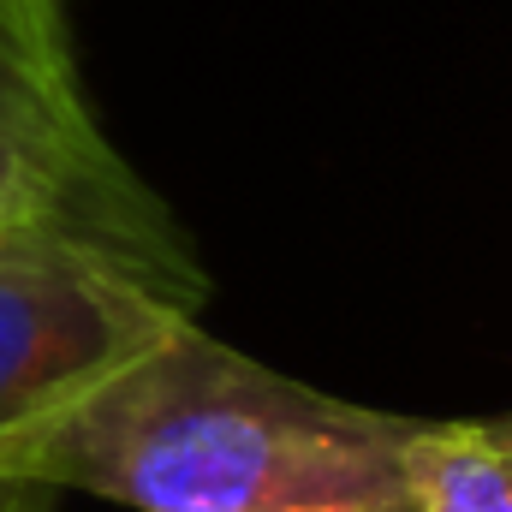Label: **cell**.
<instances>
[{"mask_svg": "<svg viewBox=\"0 0 512 512\" xmlns=\"http://www.w3.org/2000/svg\"><path fill=\"white\" fill-rule=\"evenodd\" d=\"M0 512H54V489L24 483V477H0Z\"/></svg>", "mask_w": 512, "mask_h": 512, "instance_id": "5", "label": "cell"}, {"mask_svg": "<svg viewBox=\"0 0 512 512\" xmlns=\"http://www.w3.org/2000/svg\"><path fill=\"white\" fill-rule=\"evenodd\" d=\"M411 512H512V411L423 417L411 447Z\"/></svg>", "mask_w": 512, "mask_h": 512, "instance_id": "4", "label": "cell"}, {"mask_svg": "<svg viewBox=\"0 0 512 512\" xmlns=\"http://www.w3.org/2000/svg\"><path fill=\"white\" fill-rule=\"evenodd\" d=\"M209 298L197 251L90 233L0 239V435L126 364Z\"/></svg>", "mask_w": 512, "mask_h": 512, "instance_id": "2", "label": "cell"}, {"mask_svg": "<svg viewBox=\"0 0 512 512\" xmlns=\"http://www.w3.org/2000/svg\"><path fill=\"white\" fill-rule=\"evenodd\" d=\"M6 233L191 251V233L90 108L66 0H0V239Z\"/></svg>", "mask_w": 512, "mask_h": 512, "instance_id": "3", "label": "cell"}, {"mask_svg": "<svg viewBox=\"0 0 512 512\" xmlns=\"http://www.w3.org/2000/svg\"><path fill=\"white\" fill-rule=\"evenodd\" d=\"M417 429L256 364L191 316L6 429L0 477L131 512H411Z\"/></svg>", "mask_w": 512, "mask_h": 512, "instance_id": "1", "label": "cell"}]
</instances>
